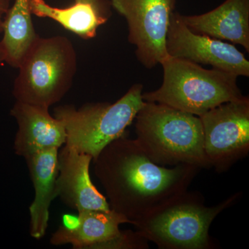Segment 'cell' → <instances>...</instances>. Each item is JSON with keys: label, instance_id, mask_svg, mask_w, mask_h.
Instances as JSON below:
<instances>
[{"label": "cell", "instance_id": "6da1fadb", "mask_svg": "<svg viewBox=\"0 0 249 249\" xmlns=\"http://www.w3.org/2000/svg\"><path fill=\"white\" fill-rule=\"evenodd\" d=\"M93 160V171L111 209L133 226L188 191L201 170L193 165L168 168L157 164L136 139L124 135L110 142Z\"/></svg>", "mask_w": 249, "mask_h": 249}, {"label": "cell", "instance_id": "7a4b0ae2", "mask_svg": "<svg viewBox=\"0 0 249 249\" xmlns=\"http://www.w3.org/2000/svg\"><path fill=\"white\" fill-rule=\"evenodd\" d=\"M134 120L136 141L157 164L211 168L204 152L199 116L161 103L145 101Z\"/></svg>", "mask_w": 249, "mask_h": 249}, {"label": "cell", "instance_id": "3957f363", "mask_svg": "<svg viewBox=\"0 0 249 249\" xmlns=\"http://www.w3.org/2000/svg\"><path fill=\"white\" fill-rule=\"evenodd\" d=\"M160 65L163 83L158 89L142 93L145 102L161 103L200 116L222 103L245 96L237 86L238 76L230 72L206 70L199 64L171 56Z\"/></svg>", "mask_w": 249, "mask_h": 249}, {"label": "cell", "instance_id": "277c9868", "mask_svg": "<svg viewBox=\"0 0 249 249\" xmlns=\"http://www.w3.org/2000/svg\"><path fill=\"white\" fill-rule=\"evenodd\" d=\"M77 65L76 49L70 39L39 36L18 67L13 95L18 102L49 109L71 89Z\"/></svg>", "mask_w": 249, "mask_h": 249}, {"label": "cell", "instance_id": "5b68a950", "mask_svg": "<svg viewBox=\"0 0 249 249\" xmlns=\"http://www.w3.org/2000/svg\"><path fill=\"white\" fill-rule=\"evenodd\" d=\"M241 193L215 206H206L198 192L187 191L160 211L135 224L136 230L161 249H213L211 224L241 197Z\"/></svg>", "mask_w": 249, "mask_h": 249}, {"label": "cell", "instance_id": "8992f818", "mask_svg": "<svg viewBox=\"0 0 249 249\" xmlns=\"http://www.w3.org/2000/svg\"><path fill=\"white\" fill-rule=\"evenodd\" d=\"M142 85L135 84L115 103H87L77 109L58 106L53 116L65 126V145L96 159L107 145L124 135L145 101Z\"/></svg>", "mask_w": 249, "mask_h": 249}, {"label": "cell", "instance_id": "52a82bcc", "mask_svg": "<svg viewBox=\"0 0 249 249\" xmlns=\"http://www.w3.org/2000/svg\"><path fill=\"white\" fill-rule=\"evenodd\" d=\"M204 148L211 167L229 170L249 152V98L222 103L199 116Z\"/></svg>", "mask_w": 249, "mask_h": 249}, {"label": "cell", "instance_id": "ba28073f", "mask_svg": "<svg viewBox=\"0 0 249 249\" xmlns=\"http://www.w3.org/2000/svg\"><path fill=\"white\" fill-rule=\"evenodd\" d=\"M111 6L125 18L128 40L135 45L139 62L147 69L170 56L166 38L175 0H109Z\"/></svg>", "mask_w": 249, "mask_h": 249}, {"label": "cell", "instance_id": "9c48e42d", "mask_svg": "<svg viewBox=\"0 0 249 249\" xmlns=\"http://www.w3.org/2000/svg\"><path fill=\"white\" fill-rule=\"evenodd\" d=\"M168 55L196 64L230 72L237 76H249V62L235 46L209 36L193 32L173 12L166 38Z\"/></svg>", "mask_w": 249, "mask_h": 249}, {"label": "cell", "instance_id": "30bf717a", "mask_svg": "<svg viewBox=\"0 0 249 249\" xmlns=\"http://www.w3.org/2000/svg\"><path fill=\"white\" fill-rule=\"evenodd\" d=\"M92 157L65 145L58 153V173L55 195L63 204L78 213L109 211L106 198L91 181L89 166Z\"/></svg>", "mask_w": 249, "mask_h": 249}, {"label": "cell", "instance_id": "8fae6325", "mask_svg": "<svg viewBox=\"0 0 249 249\" xmlns=\"http://www.w3.org/2000/svg\"><path fill=\"white\" fill-rule=\"evenodd\" d=\"M11 115L18 124L14 147L18 156L25 159L47 149H59L66 142L65 126L49 114V108L16 101Z\"/></svg>", "mask_w": 249, "mask_h": 249}, {"label": "cell", "instance_id": "7c38bea8", "mask_svg": "<svg viewBox=\"0 0 249 249\" xmlns=\"http://www.w3.org/2000/svg\"><path fill=\"white\" fill-rule=\"evenodd\" d=\"M181 17L193 32L240 45L249 52V0H226L206 14Z\"/></svg>", "mask_w": 249, "mask_h": 249}, {"label": "cell", "instance_id": "4fadbf2b", "mask_svg": "<svg viewBox=\"0 0 249 249\" xmlns=\"http://www.w3.org/2000/svg\"><path fill=\"white\" fill-rule=\"evenodd\" d=\"M35 196L29 207L30 235L40 240L47 232L49 208L56 197L55 183L58 173V149L42 150L26 157Z\"/></svg>", "mask_w": 249, "mask_h": 249}, {"label": "cell", "instance_id": "5bb4252c", "mask_svg": "<svg viewBox=\"0 0 249 249\" xmlns=\"http://www.w3.org/2000/svg\"><path fill=\"white\" fill-rule=\"evenodd\" d=\"M76 227L60 226L53 232L50 243L53 246L71 245L74 249H96L120 233V225L130 224L128 219L113 210L78 213Z\"/></svg>", "mask_w": 249, "mask_h": 249}, {"label": "cell", "instance_id": "9a60e30c", "mask_svg": "<svg viewBox=\"0 0 249 249\" xmlns=\"http://www.w3.org/2000/svg\"><path fill=\"white\" fill-rule=\"evenodd\" d=\"M29 4L32 15L53 19L85 40L96 37L98 27L107 22L110 13L107 0L74 1L66 8L51 6L45 0H30Z\"/></svg>", "mask_w": 249, "mask_h": 249}, {"label": "cell", "instance_id": "2e32d148", "mask_svg": "<svg viewBox=\"0 0 249 249\" xmlns=\"http://www.w3.org/2000/svg\"><path fill=\"white\" fill-rule=\"evenodd\" d=\"M30 0H14L4 18L0 45L5 62L18 69L22 58L39 35L31 18Z\"/></svg>", "mask_w": 249, "mask_h": 249}, {"label": "cell", "instance_id": "e0dca14e", "mask_svg": "<svg viewBox=\"0 0 249 249\" xmlns=\"http://www.w3.org/2000/svg\"><path fill=\"white\" fill-rule=\"evenodd\" d=\"M148 240L137 230L121 231L111 240L98 245L96 249H146Z\"/></svg>", "mask_w": 249, "mask_h": 249}, {"label": "cell", "instance_id": "ac0fdd59", "mask_svg": "<svg viewBox=\"0 0 249 249\" xmlns=\"http://www.w3.org/2000/svg\"><path fill=\"white\" fill-rule=\"evenodd\" d=\"M14 1V0H0V34H1L3 31V24H4L5 16L9 11Z\"/></svg>", "mask_w": 249, "mask_h": 249}, {"label": "cell", "instance_id": "d6986e66", "mask_svg": "<svg viewBox=\"0 0 249 249\" xmlns=\"http://www.w3.org/2000/svg\"><path fill=\"white\" fill-rule=\"evenodd\" d=\"M5 62V57H4V51H3L2 47H1V45H0V67L2 65L3 62Z\"/></svg>", "mask_w": 249, "mask_h": 249}, {"label": "cell", "instance_id": "ffe728a7", "mask_svg": "<svg viewBox=\"0 0 249 249\" xmlns=\"http://www.w3.org/2000/svg\"><path fill=\"white\" fill-rule=\"evenodd\" d=\"M93 0H74V1H91Z\"/></svg>", "mask_w": 249, "mask_h": 249}]
</instances>
